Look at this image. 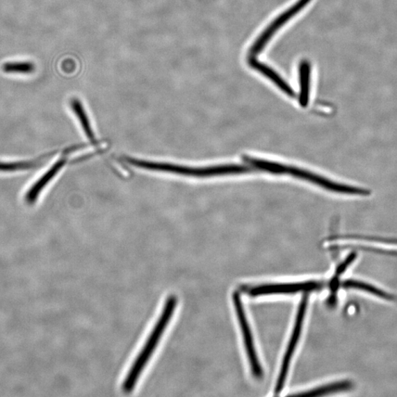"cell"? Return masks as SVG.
<instances>
[{"label":"cell","mask_w":397,"mask_h":397,"mask_svg":"<svg viewBox=\"0 0 397 397\" xmlns=\"http://www.w3.org/2000/svg\"><path fill=\"white\" fill-rule=\"evenodd\" d=\"M177 304L178 298L175 294H171L165 301L156 323L154 325L142 350L137 355L135 361L124 379L122 384V389L124 392L131 393L135 389L140 375H142L152 355L158 348L164 332L168 329L175 312Z\"/></svg>","instance_id":"1"},{"label":"cell","mask_w":397,"mask_h":397,"mask_svg":"<svg viewBox=\"0 0 397 397\" xmlns=\"http://www.w3.org/2000/svg\"><path fill=\"white\" fill-rule=\"evenodd\" d=\"M127 163L140 169L195 177L245 173L251 170L248 166L234 164L212 165L207 168H189V166L145 161L131 158H127Z\"/></svg>","instance_id":"2"},{"label":"cell","mask_w":397,"mask_h":397,"mask_svg":"<svg viewBox=\"0 0 397 397\" xmlns=\"http://www.w3.org/2000/svg\"><path fill=\"white\" fill-rule=\"evenodd\" d=\"M247 160L259 170L277 174H289L293 177L317 184L326 189L347 195H364L367 192L363 189L341 185L327 180V179L311 172L293 168L279 163L268 161L259 159L247 158Z\"/></svg>","instance_id":"3"},{"label":"cell","mask_w":397,"mask_h":397,"mask_svg":"<svg viewBox=\"0 0 397 397\" xmlns=\"http://www.w3.org/2000/svg\"><path fill=\"white\" fill-rule=\"evenodd\" d=\"M307 302H309V296L305 295L299 305L295 325H294L288 348L284 355V361L283 363H282V366L280 367L279 373L275 390L276 394L280 393V391L283 390L284 387L292 357L294 352H295L300 337L301 336Z\"/></svg>","instance_id":"4"},{"label":"cell","mask_w":397,"mask_h":397,"mask_svg":"<svg viewBox=\"0 0 397 397\" xmlns=\"http://www.w3.org/2000/svg\"><path fill=\"white\" fill-rule=\"evenodd\" d=\"M233 300L243 338H244L245 349L252 375L255 378H260L263 376V370L258 358L257 353H256L254 340L252 339L248 320L246 316L244 305H243L238 293H235L234 294Z\"/></svg>","instance_id":"5"},{"label":"cell","mask_w":397,"mask_h":397,"mask_svg":"<svg viewBox=\"0 0 397 397\" xmlns=\"http://www.w3.org/2000/svg\"><path fill=\"white\" fill-rule=\"evenodd\" d=\"M323 287L317 281L302 282V283L266 284L252 287L248 290L252 297L270 295V294H289L299 292H309Z\"/></svg>","instance_id":"6"},{"label":"cell","mask_w":397,"mask_h":397,"mask_svg":"<svg viewBox=\"0 0 397 397\" xmlns=\"http://www.w3.org/2000/svg\"><path fill=\"white\" fill-rule=\"evenodd\" d=\"M310 2L311 0H299L295 5L291 6L289 10L285 11L284 14L278 17L261 35L258 40H256L250 49L251 56H254L260 54L275 32L283 26L289 19L298 14V13Z\"/></svg>","instance_id":"7"},{"label":"cell","mask_w":397,"mask_h":397,"mask_svg":"<svg viewBox=\"0 0 397 397\" xmlns=\"http://www.w3.org/2000/svg\"><path fill=\"white\" fill-rule=\"evenodd\" d=\"M67 159H61L58 161L38 181L35 183L26 194V201L29 204H33L38 199L41 192L47 185L53 180L56 175L62 170L63 165L67 163Z\"/></svg>","instance_id":"8"},{"label":"cell","mask_w":397,"mask_h":397,"mask_svg":"<svg viewBox=\"0 0 397 397\" xmlns=\"http://www.w3.org/2000/svg\"><path fill=\"white\" fill-rule=\"evenodd\" d=\"M342 286L347 289L363 291L381 300L397 303V296L394 295V294L383 291L373 285L364 283L362 281L355 279L345 280L343 282Z\"/></svg>","instance_id":"9"},{"label":"cell","mask_w":397,"mask_h":397,"mask_svg":"<svg viewBox=\"0 0 397 397\" xmlns=\"http://www.w3.org/2000/svg\"><path fill=\"white\" fill-rule=\"evenodd\" d=\"M250 65L254 69L262 73L268 79L271 80L276 84L279 88L281 89L287 95L293 97L294 93L291 88L280 78V76L272 69L265 65V64L256 60L253 58L250 60Z\"/></svg>","instance_id":"10"},{"label":"cell","mask_w":397,"mask_h":397,"mask_svg":"<svg viewBox=\"0 0 397 397\" xmlns=\"http://www.w3.org/2000/svg\"><path fill=\"white\" fill-rule=\"evenodd\" d=\"M311 66L307 61H302L300 66V102L302 107H306L309 101L310 95Z\"/></svg>","instance_id":"11"},{"label":"cell","mask_w":397,"mask_h":397,"mask_svg":"<svg viewBox=\"0 0 397 397\" xmlns=\"http://www.w3.org/2000/svg\"><path fill=\"white\" fill-rule=\"evenodd\" d=\"M72 108L75 113L76 118H79V122L83 127V129L86 136L91 140L92 143H95V136L92 129L90 122L88 119L87 114L85 112L84 108L81 102L76 99L72 101Z\"/></svg>","instance_id":"12"},{"label":"cell","mask_w":397,"mask_h":397,"mask_svg":"<svg viewBox=\"0 0 397 397\" xmlns=\"http://www.w3.org/2000/svg\"><path fill=\"white\" fill-rule=\"evenodd\" d=\"M352 387V383L349 381H341L330 384V385L323 387L316 388L315 389L299 394L301 396H321L327 394L334 393L337 391L349 389Z\"/></svg>","instance_id":"13"},{"label":"cell","mask_w":397,"mask_h":397,"mask_svg":"<svg viewBox=\"0 0 397 397\" xmlns=\"http://www.w3.org/2000/svg\"><path fill=\"white\" fill-rule=\"evenodd\" d=\"M41 161H21V162H0V172H15L27 170L40 164Z\"/></svg>","instance_id":"14"},{"label":"cell","mask_w":397,"mask_h":397,"mask_svg":"<svg viewBox=\"0 0 397 397\" xmlns=\"http://www.w3.org/2000/svg\"><path fill=\"white\" fill-rule=\"evenodd\" d=\"M35 66L31 62H10L3 64V70L6 73L29 74L34 71Z\"/></svg>","instance_id":"15"},{"label":"cell","mask_w":397,"mask_h":397,"mask_svg":"<svg viewBox=\"0 0 397 397\" xmlns=\"http://www.w3.org/2000/svg\"><path fill=\"white\" fill-rule=\"evenodd\" d=\"M356 258V254L352 253L348 256V258L346 259L337 268V272L334 277H332L331 281V287L332 290H337L338 288V279L339 277L347 270L349 266L355 261Z\"/></svg>","instance_id":"16"}]
</instances>
